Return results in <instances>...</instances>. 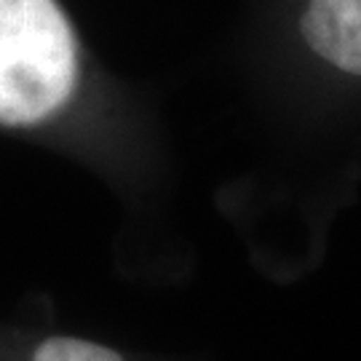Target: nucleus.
Segmentation results:
<instances>
[{
    "label": "nucleus",
    "instance_id": "f03ea898",
    "mask_svg": "<svg viewBox=\"0 0 361 361\" xmlns=\"http://www.w3.org/2000/svg\"><path fill=\"white\" fill-rule=\"evenodd\" d=\"M300 32L326 65L361 75V0H308Z\"/></svg>",
    "mask_w": 361,
    "mask_h": 361
},
{
    "label": "nucleus",
    "instance_id": "f257e3e1",
    "mask_svg": "<svg viewBox=\"0 0 361 361\" xmlns=\"http://www.w3.org/2000/svg\"><path fill=\"white\" fill-rule=\"evenodd\" d=\"M75 80V35L56 0H0V123L46 121Z\"/></svg>",
    "mask_w": 361,
    "mask_h": 361
},
{
    "label": "nucleus",
    "instance_id": "7ed1b4c3",
    "mask_svg": "<svg viewBox=\"0 0 361 361\" xmlns=\"http://www.w3.org/2000/svg\"><path fill=\"white\" fill-rule=\"evenodd\" d=\"M32 361H123L116 350L89 343V340H78V337H51L46 340Z\"/></svg>",
    "mask_w": 361,
    "mask_h": 361
}]
</instances>
